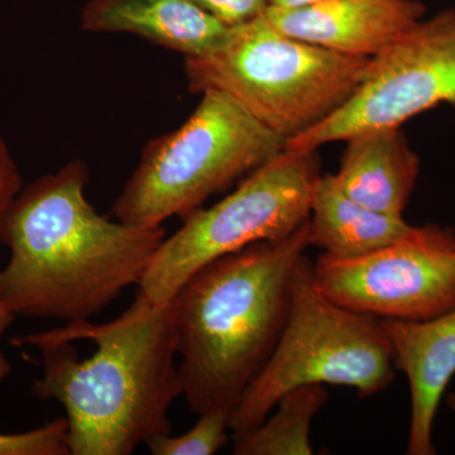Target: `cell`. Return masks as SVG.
<instances>
[{"label": "cell", "mask_w": 455, "mask_h": 455, "mask_svg": "<svg viewBox=\"0 0 455 455\" xmlns=\"http://www.w3.org/2000/svg\"><path fill=\"white\" fill-rule=\"evenodd\" d=\"M212 17L227 27L250 22L262 16L272 0H194Z\"/></svg>", "instance_id": "obj_18"}, {"label": "cell", "mask_w": 455, "mask_h": 455, "mask_svg": "<svg viewBox=\"0 0 455 455\" xmlns=\"http://www.w3.org/2000/svg\"><path fill=\"white\" fill-rule=\"evenodd\" d=\"M396 371L382 320L325 298L314 283L313 262L304 254L293 274L283 334L230 415V430L257 427L286 392L299 386H346L367 398L387 390Z\"/></svg>", "instance_id": "obj_6"}, {"label": "cell", "mask_w": 455, "mask_h": 455, "mask_svg": "<svg viewBox=\"0 0 455 455\" xmlns=\"http://www.w3.org/2000/svg\"><path fill=\"white\" fill-rule=\"evenodd\" d=\"M338 184L355 202L403 217L418 182L420 160L401 128L362 132L346 140Z\"/></svg>", "instance_id": "obj_13"}, {"label": "cell", "mask_w": 455, "mask_h": 455, "mask_svg": "<svg viewBox=\"0 0 455 455\" xmlns=\"http://www.w3.org/2000/svg\"><path fill=\"white\" fill-rule=\"evenodd\" d=\"M286 148V140L223 92H204L178 130L156 137L114 204L116 220L158 227L185 220L215 194L241 181Z\"/></svg>", "instance_id": "obj_5"}, {"label": "cell", "mask_w": 455, "mask_h": 455, "mask_svg": "<svg viewBox=\"0 0 455 455\" xmlns=\"http://www.w3.org/2000/svg\"><path fill=\"white\" fill-rule=\"evenodd\" d=\"M80 28L90 33H131L193 57L217 46L229 27L194 0H90L80 14Z\"/></svg>", "instance_id": "obj_12"}, {"label": "cell", "mask_w": 455, "mask_h": 455, "mask_svg": "<svg viewBox=\"0 0 455 455\" xmlns=\"http://www.w3.org/2000/svg\"><path fill=\"white\" fill-rule=\"evenodd\" d=\"M23 179L11 149L0 134V220L22 191Z\"/></svg>", "instance_id": "obj_19"}, {"label": "cell", "mask_w": 455, "mask_h": 455, "mask_svg": "<svg viewBox=\"0 0 455 455\" xmlns=\"http://www.w3.org/2000/svg\"><path fill=\"white\" fill-rule=\"evenodd\" d=\"M419 0H322L263 13L278 31L341 55H379L423 20Z\"/></svg>", "instance_id": "obj_10"}, {"label": "cell", "mask_w": 455, "mask_h": 455, "mask_svg": "<svg viewBox=\"0 0 455 455\" xmlns=\"http://www.w3.org/2000/svg\"><path fill=\"white\" fill-rule=\"evenodd\" d=\"M396 370L406 374L411 396L409 455H434V423L455 376V307L423 322L382 320Z\"/></svg>", "instance_id": "obj_11"}, {"label": "cell", "mask_w": 455, "mask_h": 455, "mask_svg": "<svg viewBox=\"0 0 455 455\" xmlns=\"http://www.w3.org/2000/svg\"><path fill=\"white\" fill-rule=\"evenodd\" d=\"M317 290L341 307L381 320L423 322L455 307V232L412 227L397 241L353 259L320 254Z\"/></svg>", "instance_id": "obj_9"}, {"label": "cell", "mask_w": 455, "mask_h": 455, "mask_svg": "<svg viewBox=\"0 0 455 455\" xmlns=\"http://www.w3.org/2000/svg\"><path fill=\"white\" fill-rule=\"evenodd\" d=\"M320 175L316 151L284 149L245 176L220 203L182 220L178 232L156 251L137 292L151 304H167L191 275L212 260L292 235L309 220Z\"/></svg>", "instance_id": "obj_7"}, {"label": "cell", "mask_w": 455, "mask_h": 455, "mask_svg": "<svg viewBox=\"0 0 455 455\" xmlns=\"http://www.w3.org/2000/svg\"><path fill=\"white\" fill-rule=\"evenodd\" d=\"M440 104L455 107V9L421 20L371 59L357 92L315 127L290 140L291 151H317L362 132L401 128Z\"/></svg>", "instance_id": "obj_8"}, {"label": "cell", "mask_w": 455, "mask_h": 455, "mask_svg": "<svg viewBox=\"0 0 455 455\" xmlns=\"http://www.w3.org/2000/svg\"><path fill=\"white\" fill-rule=\"evenodd\" d=\"M322 2V0H272L269 7L295 8L300 5L311 4V3Z\"/></svg>", "instance_id": "obj_21"}, {"label": "cell", "mask_w": 455, "mask_h": 455, "mask_svg": "<svg viewBox=\"0 0 455 455\" xmlns=\"http://www.w3.org/2000/svg\"><path fill=\"white\" fill-rule=\"evenodd\" d=\"M370 64L290 37L262 14L229 27L202 55L185 57L184 70L191 94L223 92L287 143L346 104Z\"/></svg>", "instance_id": "obj_4"}, {"label": "cell", "mask_w": 455, "mask_h": 455, "mask_svg": "<svg viewBox=\"0 0 455 455\" xmlns=\"http://www.w3.org/2000/svg\"><path fill=\"white\" fill-rule=\"evenodd\" d=\"M325 385L292 388L277 401L267 418L252 429L233 431L235 455H311L314 418L328 401Z\"/></svg>", "instance_id": "obj_15"}, {"label": "cell", "mask_w": 455, "mask_h": 455, "mask_svg": "<svg viewBox=\"0 0 455 455\" xmlns=\"http://www.w3.org/2000/svg\"><path fill=\"white\" fill-rule=\"evenodd\" d=\"M447 405L455 414V392H451V394L448 395Z\"/></svg>", "instance_id": "obj_22"}, {"label": "cell", "mask_w": 455, "mask_h": 455, "mask_svg": "<svg viewBox=\"0 0 455 455\" xmlns=\"http://www.w3.org/2000/svg\"><path fill=\"white\" fill-rule=\"evenodd\" d=\"M11 343L41 353L31 394L64 407L70 455H131L172 433L171 405L184 391L171 301L154 305L137 292L110 323H66Z\"/></svg>", "instance_id": "obj_1"}, {"label": "cell", "mask_w": 455, "mask_h": 455, "mask_svg": "<svg viewBox=\"0 0 455 455\" xmlns=\"http://www.w3.org/2000/svg\"><path fill=\"white\" fill-rule=\"evenodd\" d=\"M309 223L197 269L171 300L182 396L194 414L232 415L283 334Z\"/></svg>", "instance_id": "obj_3"}, {"label": "cell", "mask_w": 455, "mask_h": 455, "mask_svg": "<svg viewBox=\"0 0 455 455\" xmlns=\"http://www.w3.org/2000/svg\"><path fill=\"white\" fill-rule=\"evenodd\" d=\"M88 164L71 161L23 188L0 220L11 256L0 304L16 315L84 322L139 284L166 229L98 214L85 196Z\"/></svg>", "instance_id": "obj_2"}, {"label": "cell", "mask_w": 455, "mask_h": 455, "mask_svg": "<svg viewBox=\"0 0 455 455\" xmlns=\"http://www.w3.org/2000/svg\"><path fill=\"white\" fill-rule=\"evenodd\" d=\"M310 245L337 259L364 256L401 238L411 228L403 217H392L355 202L333 173L320 175L311 196Z\"/></svg>", "instance_id": "obj_14"}, {"label": "cell", "mask_w": 455, "mask_h": 455, "mask_svg": "<svg viewBox=\"0 0 455 455\" xmlns=\"http://www.w3.org/2000/svg\"><path fill=\"white\" fill-rule=\"evenodd\" d=\"M17 315L7 309L4 305L0 304V339L5 331L16 322ZM12 373V364L5 357L4 353L0 349V383L4 382Z\"/></svg>", "instance_id": "obj_20"}, {"label": "cell", "mask_w": 455, "mask_h": 455, "mask_svg": "<svg viewBox=\"0 0 455 455\" xmlns=\"http://www.w3.org/2000/svg\"><path fill=\"white\" fill-rule=\"evenodd\" d=\"M229 420L230 414L226 411L205 412L182 435L154 436L147 440L146 445L154 455H212L226 447L229 440Z\"/></svg>", "instance_id": "obj_16"}, {"label": "cell", "mask_w": 455, "mask_h": 455, "mask_svg": "<svg viewBox=\"0 0 455 455\" xmlns=\"http://www.w3.org/2000/svg\"><path fill=\"white\" fill-rule=\"evenodd\" d=\"M68 420L56 419L23 433H0V455H68Z\"/></svg>", "instance_id": "obj_17"}]
</instances>
